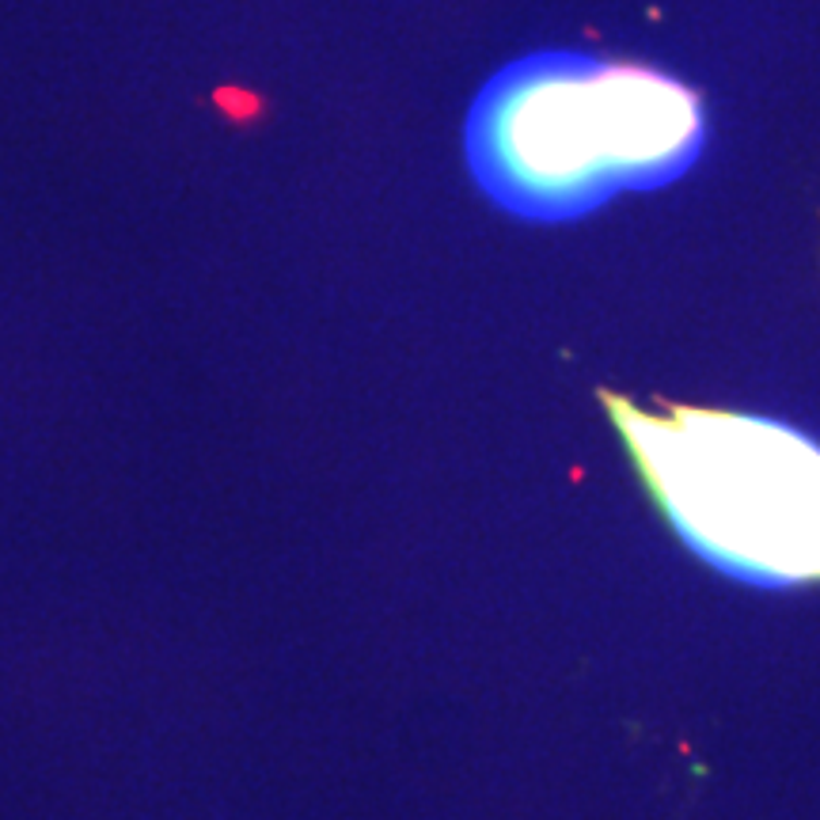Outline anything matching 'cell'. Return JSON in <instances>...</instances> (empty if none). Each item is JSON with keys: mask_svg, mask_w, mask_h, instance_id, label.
Wrapping results in <instances>:
<instances>
[{"mask_svg": "<svg viewBox=\"0 0 820 820\" xmlns=\"http://www.w3.org/2000/svg\"><path fill=\"white\" fill-rule=\"evenodd\" d=\"M707 149L699 91L661 69L582 50L501 65L471 99L463 160L498 209L562 224L626 190H657Z\"/></svg>", "mask_w": 820, "mask_h": 820, "instance_id": "6da1fadb", "label": "cell"}, {"mask_svg": "<svg viewBox=\"0 0 820 820\" xmlns=\"http://www.w3.org/2000/svg\"><path fill=\"white\" fill-rule=\"evenodd\" d=\"M642 486L676 536L753 585L820 582V445L775 418L634 407L600 392Z\"/></svg>", "mask_w": 820, "mask_h": 820, "instance_id": "7a4b0ae2", "label": "cell"}]
</instances>
